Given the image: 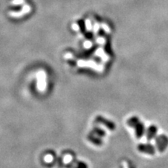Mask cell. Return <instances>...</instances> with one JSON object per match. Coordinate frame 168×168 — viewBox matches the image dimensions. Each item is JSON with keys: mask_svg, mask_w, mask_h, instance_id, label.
<instances>
[{"mask_svg": "<svg viewBox=\"0 0 168 168\" xmlns=\"http://www.w3.org/2000/svg\"><path fill=\"white\" fill-rule=\"evenodd\" d=\"M156 142H157V149H158L160 152H162L167 147L168 138L166 135H160V136H158L157 138Z\"/></svg>", "mask_w": 168, "mask_h": 168, "instance_id": "6da1fadb", "label": "cell"}, {"mask_svg": "<svg viewBox=\"0 0 168 168\" xmlns=\"http://www.w3.org/2000/svg\"><path fill=\"white\" fill-rule=\"evenodd\" d=\"M138 149L140 152L147 153V154L153 155L155 153V149L150 144H140L138 146Z\"/></svg>", "mask_w": 168, "mask_h": 168, "instance_id": "7a4b0ae2", "label": "cell"}, {"mask_svg": "<svg viewBox=\"0 0 168 168\" xmlns=\"http://www.w3.org/2000/svg\"><path fill=\"white\" fill-rule=\"evenodd\" d=\"M135 129V133H136L137 138H141L142 136L145 131V128H144L143 124H142L140 122H137L135 125L133 126Z\"/></svg>", "mask_w": 168, "mask_h": 168, "instance_id": "3957f363", "label": "cell"}, {"mask_svg": "<svg viewBox=\"0 0 168 168\" xmlns=\"http://www.w3.org/2000/svg\"><path fill=\"white\" fill-rule=\"evenodd\" d=\"M97 122L103 123L104 125H105V126H107V127L110 129H114V128H115L114 123H112L111 122H110V121H108V120H106L105 118H102V117H97Z\"/></svg>", "mask_w": 168, "mask_h": 168, "instance_id": "277c9868", "label": "cell"}, {"mask_svg": "<svg viewBox=\"0 0 168 168\" xmlns=\"http://www.w3.org/2000/svg\"><path fill=\"white\" fill-rule=\"evenodd\" d=\"M157 133V128L154 125H151L150 128L147 130V133H146V136H147V139L150 140L153 138V137L155 136Z\"/></svg>", "mask_w": 168, "mask_h": 168, "instance_id": "5b68a950", "label": "cell"}, {"mask_svg": "<svg viewBox=\"0 0 168 168\" xmlns=\"http://www.w3.org/2000/svg\"><path fill=\"white\" fill-rule=\"evenodd\" d=\"M89 139L90 140L91 142H94V144H97V145H101V142H102L101 139L96 138L95 136H92V135H89Z\"/></svg>", "mask_w": 168, "mask_h": 168, "instance_id": "8992f818", "label": "cell"}, {"mask_svg": "<svg viewBox=\"0 0 168 168\" xmlns=\"http://www.w3.org/2000/svg\"><path fill=\"white\" fill-rule=\"evenodd\" d=\"M139 122V120H138V118L133 117V118H130L129 121H128V124H129L130 126L133 127L134 125H135V124H136L137 122Z\"/></svg>", "mask_w": 168, "mask_h": 168, "instance_id": "52a82bcc", "label": "cell"}, {"mask_svg": "<svg viewBox=\"0 0 168 168\" xmlns=\"http://www.w3.org/2000/svg\"><path fill=\"white\" fill-rule=\"evenodd\" d=\"M95 133H97V135H99L100 137L101 136H104V135H105V133H104V132H103V130H101V129H95L94 131Z\"/></svg>", "mask_w": 168, "mask_h": 168, "instance_id": "ba28073f", "label": "cell"}, {"mask_svg": "<svg viewBox=\"0 0 168 168\" xmlns=\"http://www.w3.org/2000/svg\"><path fill=\"white\" fill-rule=\"evenodd\" d=\"M77 168H86V165L83 163H79Z\"/></svg>", "mask_w": 168, "mask_h": 168, "instance_id": "9c48e42d", "label": "cell"}, {"mask_svg": "<svg viewBox=\"0 0 168 168\" xmlns=\"http://www.w3.org/2000/svg\"><path fill=\"white\" fill-rule=\"evenodd\" d=\"M129 168H135L133 166H132V163H129Z\"/></svg>", "mask_w": 168, "mask_h": 168, "instance_id": "30bf717a", "label": "cell"}]
</instances>
